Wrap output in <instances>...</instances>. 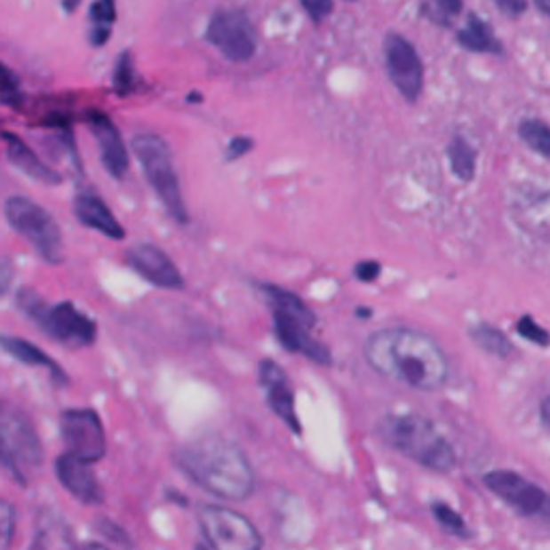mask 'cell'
Masks as SVG:
<instances>
[{"label":"cell","mask_w":550,"mask_h":550,"mask_svg":"<svg viewBox=\"0 0 550 550\" xmlns=\"http://www.w3.org/2000/svg\"><path fill=\"white\" fill-rule=\"evenodd\" d=\"M260 291L265 292L267 299H269L271 306H274L275 315L289 316L292 318V321L301 323V325L307 329L315 327V323H316L315 312H312L310 307L301 301V297H297L295 292L280 289V286H275V284H262Z\"/></svg>","instance_id":"cell-22"},{"label":"cell","mask_w":550,"mask_h":550,"mask_svg":"<svg viewBox=\"0 0 550 550\" xmlns=\"http://www.w3.org/2000/svg\"><path fill=\"white\" fill-rule=\"evenodd\" d=\"M484 486L521 516H548V495L521 473L497 469L484 475Z\"/></svg>","instance_id":"cell-11"},{"label":"cell","mask_w":550,"mask_h":550,"mask_svg":"<svg viewBox=\"0 0 550 550\" xmlns=\"http://www.w3.org/2000/svg\"><path fill=\"white\" fill-rule=\"evenodd\" d=\"M60 436L67 454L89 462H100L106 456V433L100 415L92 409H65L60 413Z\"/></svg>","instance_id":"cell-10"},{"label":"cell","mask_w":550,"mask_h":550,"mask_svg":"<svg viewBox=\"0 0 550 550\" xmlns=\"http://www.w3.org/2000/svg\"><path fill=\"white\" fill-rule=\"evenodd\" d=\"M458 44L465 50H469V52H480V54L501 52V44H498L492 28L475 13H469V18H466V27L458 33Z\"/></svg>","instance_id":"cell-23"},{"label":"cell","mask_w":550,"mask_h":550,"mask_svg":"<svg viewBox=\"0 0 550 550\" xmlns=\"http://www.w3.org/2000/svg\"><path fill=\"white\" fill-rule=\"evenodd\" d=\"M86 121H89L92 136H95L97 145H100L101 163H104L110 177L121 181L127 171H130V153H127L121 132L116 130L115 123H112L104 112L92 110L89 112V116H86Z\"/></svg>","instance_id":"cell-15"},{"label":"cell","mask_w":550,"mask_h":550,"mask_svg":"<svg viewBox=\"0 0 550 550\" xmlns=\"http://www.w3.org/2000/svg\"><path fill=\"white\" fill-rule=\"evenodd\" d=\"M434 3L445 18H451V15H458L462 12V0H434Z\"/></svg>","instance_id":"cell-39"},{"label":"cell","mask_w":550,"mask_h":550,"mask_svg":"<svg viewBox=\"0 0 550 550\" xmlns=\"http://www.w3.org/2000/svg\"><path fill=\"white\" fill-rule=\"evenodd\" d=\"M74 550H108L104 544H97V542H89V544H82V546H76Z\"/></svg>","instance_id":"cell-41"},{"label":"cell","mask_w":550,"mask_h":550,"mask_svg":"<svg viewBox=\"0 0 550 550\" xmlns=\"http://www.w3.org/2000/svg\"><path fill=\"white\" fill-rule=\"evenodd\" d=\"M355 275H357L362 282H368L370 284V282H374L380 275V265L374 260L359 262V265L355 267Z\"/></svg>","instance_id":"cell-37"},{"label":"cell","mask_w":550,"mask_h":550,"mask_svg":"<svg viewBox=\"0 0 550 550\" xmlns=\"http://www.w3.org/2000/svg\"><path fill=\"white\" fill-rule=\"evenodd\" d=\"M447 159H450L451 172H454L460 181H473L477 168V153L465 138L456 136L454 140L447 145Z\"/></svg>","instance_id":"cell-24"},{"label":"cell","mask_w":550,"mask_h":550,"mask_svg":"<svg viewBox=\"0 0 550 550\" xmlns=\"http://www.w3.org/2000/svg\"><path fill=\"white\" fill-rule=\"evenodd\" d=\"M4 218L20 236L28 241L44 260H63V235L52 215L30 198L12 196L4 203Z\"/></svg>","instance_id":"cell-7"},{"label":"cell","mask_w":550,"mask_h":550,"mask_svg":"<svg viewBox=\"0 0 550 550\" xmlns=\"http://www.w3.org/2000/svg\"><path fill=\"white\" fill-rule=\"evenodd\" d=\"M498 12L506 13L507 18H521L527 12V0H495Z\"/></svg>","instance_id":"cell-36"},{"label":"cell","mask_w":550,"mask_h":550,"mask_svg":"<svg viewBox=\"0 0 550 550\" xmlns=\"http://www.w3.org/2000/svg\"><path fill=\"white\" fill-rule=\"evenodd\" d=\"M110 39V28L108 27H92L91 30V44L92 45H104Z\"/></svg>","instance_id":"cell-40"},{"label":"cell","mask_w":550,"mask_h":550,"mask_svg":"<svg viewBox=\"0 0 550 550\" xmlns=\"http://www.w3.org/2000/svg\"><path fill=\"white\" fill-rule=\"evenodd\" d=\"M95 529L101 533L106 539H110V542H115L116 546H123L127 550L133 548L132 538L127 536L125 529L121 527V524H116L115 521H110V518H100V521L95 522Z\"/></svg>","instance_id":"cell-31"},{"label":"cell","mask_w":550,"mask_h":550,"mask_svg":"<svg viewBox=\"0 0 550 550\" xmlns=\"http://www.w3.org/2000/svg\"><path fill=\"white\" fill-rule=\"evenodd\" d=\"M301 7L315 22H323L333 12V0H301Z\"/></svg>","instance_id":"cell-35"},{"label":"cell","mask_w":550,"mask_h":550,"mask_svg":"<svg viewBox=\"0 0 550 550\" xmlns=\"http://www.w3.org/2000/svg\"><path fill=\"white\" fill-rule=\"evenodd\" d=\"M533 3L538 4V9L542 12L544 15L550 13V0H533Z\"/></svg>","instance_id":"cell-42"},{"label":"cell","mask_w":550,"mask_h":550,"mask_svg":"<svg viewBox=\"0 0 550 550\" xmlns=\"http://www.w3.org/2000/svg\"><path fill=\"white\" fill-rule=\"evenodd\" d=\"M254 148V140L248 136H236L233 140L228 142V147H226V162H235V159H241L243 155H248V153Z\"/></svg>","instance_id":"cell-34"},{"label":"cell","mask_w":550,"mask_h":550,"mask_svg":"<svg viewBox=\"0 0 550 550\" xmlns=\"http://www.w3.org/2000/svg\"><path fill=\"white\" fill-rule=\"evenodd\" d=\"M259 379L262 387L267 389L269 409L289 426L292 433L301 434L299 418L295 413V395H292L289 377H286L284 370L277 366L275 362H271V359H265L259 366Z\"/></svg>","instance_id":"cell-16"},{"label":"cell","mask_w":550,"mask_h":550,"mask_svg":"<svg viewBox=\"0 0 550 550\" xmlns=\"http://www.w3.org/2000/svg\"><path fill=\"white\" fill-rule=\"evenodd\" d=\"M0 101L9 106H18L22 101V89H20L18 76L3 63H0Z\"/></svg>","instance_id":"cell-30"},{"label":"cell","mask_w":550,"mask_h":550,"mask_svg":"<svg viewBox=\"0 0 550 550\" xmlns=\"http://www.w3.org/2000/svg\"><path fill=\"white\" fill-rule=\"evenodd\" d=\"M385 60L392 84L404 95L406 101H418L424 89V65L418 50L403 35L392 33L385 39Z\"/></svg>","instance_id":"cell-12"},{"label":"cell","mask_w":550,"mask_h":550,"mask_svg":"<svg viewBox=\"0 0 550 550\" xmlns=\"http://www.w3.org/2000/svg\"><path fill=\"white\" fill-rule=\"evenodd\" d=\"M274 331L275 338L280 340L282 347L289 353H299L306 355L307 359L316 363H331V353L327 347H323L321 342H316L310 336V329L303 327L301 323L292 321V318L284 315H275L274 312Z\"/></svg>","instance_id":"cell-17"},{"label":"cell","mask_w":550,"mask_h":550,"mask_svg":"<svg viewBox=\"0 0 550 550\" xmlns=\"http://www.w3.org/2000/svg\"><path fill=\"white\" fill-rule=\"evenodd\" d=\"M78 4H80V0H63V7H65L67 13L76 12V9H78Z\"/></svg>","instance_id":"cell-43"},{"label":"cell","mask_w":550,"mask_h":550,"mask_svg":"<svg viewBox=\"0 0 550 550\" xmlns=\"http://www.w3.org/2000/svg\"><path fill=\"white\" fill-rule=\"evenodd\" d=\"M54 473L56 477H59V484L63 486L76 501L86 503V506H100V503H104V490H101L95 471L91 469L89 462L76 458V456L65 451L63 456L56 458Z\"/></svg>","instance_id":"cell-14"},{"label":"cell","mask_w":550,"mask_h":550,"mask_svg":"<svg viewBox=\"0 0 550 550\" xmlns=\"http://www.w3.org/2000/svg\"><path fill=\"white\" fill-rule=\"evenodd\" d=\"M204 37L219 54L233 63H245L256 52V30L251 20L239 9H219L209 20Z\"/></svg>","instance_id":"cell-9"},{"label":"cell","mask_w":550,"mask_h":550,"mask_svg":"<svg viewBox=\"0 0 550 550\" xmlns=\"http://www.w3.org/2000/svg\"><path fill=\"white\" fill-rule=\"evenodd\" d=\"M127 262L138 275L145 277L153 286L168 291L183 289V275L174 267V262L168 259V254L162 248L153 243H140L127 251Z\"/></svg>","instance_id":"cell-13"},{"label":"cell","mask_w":550,"mask_h":550,"mask_svg":"<svg viewBox=\"0 0 550 550\" xmlns=\"http://www.w3.org/2000/svg\"><path fill=\"white\" fill-rule=\"evenodd\" d=\"M377 433L392 450L434 473H447L456 466V451L430 419L418 413L385 415Z\"/></svg>","instance_id":"cell-3"},{"label":"cell","mask_w":550,"mask_h":550,"mask_svg":"<svg viewBox=\"0 0 550 550\" xmlns=\"http://www.w3.org/2000/svg\"><path fill=\"white\" fill-rule=\"evenodd\" d=\"M74 536H71V527L67 524L63 514L52 510V507H44L37 514L33 531V542L28 550H74Z\"/></svg>","instance_id":"cell-18"},{"label":"cell","mask_w":550,"mask_h":550,"mask_svg":"<svg viewBox=\"0 0 550 550\" xmlns=\"http://www.w3.org/2000/svg\"><path fill=\"white\" fill-rule=\"evenodd\" d=\"M15 529H18V512H15V506L0 497V548L12 546Z\"/></svg>","instance_id":"cell-29"},{"label":"cell","mask_w":550,"mask_h":550,"mask_svg":"<svg viewBox=\"0 0 550 550\" xmlns=\"http://www.w3.org/2000/svg\"><path fill=\"white\" fill-rule=\"evenodd\" d=\"M4 142H7V157L9 162L18 168L20 172L27 174L33 181L44 183V185H59L60 174L52 171L48 163H44L39 159L37 153L30 148L22 138H18L15 133H3Z\"/></svg>","instance_id":"cell-19"},{"label":"cell","mask_w":550,"mask_h":550,"mask_svg":"<svg viewBox=\"0 0 550 550\" xmlns=\"http://www.w3.org/2000/svg\"><path fill=\"white\" fill-rule=\"evenodd\" d=\"M516 331H518V336L522 338V340L538 344V347H546V344H548L546 329L539 327L531 316H522L521 321H518Z\"/></svg>","instance_id":"cell-32"},{"label":"cell","mask_w":550,"mask_h":550,"mask_svg":"<svg viewBox=\"0 0 550 550\" xmlns=\"http://www.w3.org/2000/svg\"><path fill=\"white\" fill-rule=\"evenodd\" d=\"M187 101H203V97H200L198 92H192V95L187 97Z\"/></svg>","instance_id":"cell-45"},{"label":"cell","mask_w":550,"mask_h":550,"mask_svg":"<svg viewBox=\"0 0 550 550\" xmlns=\"http://www.w3.org/2000/svg\"><path fill=\"white\" fill-rule=\"evenodd\" d=\"M133 153H136L138 162L142 163V171L148 185L155 189V194L166 207L168 215L179 224H187L189 215L185 209L181 185H179L177 172H174L171 151L168 145L155 133H138L132 142Z\"/></svg>","instance_id":"cell-6"},{"label":"cell","mask_w":550,"mask_h":550,"mask_svg":"<svg viewBox=\"0 0 550 550\" xmlns=\"http://www.w3.org/2000/svg\"><path fill=\"white\" fill-rule=\"evenodd\" d=\"M177 465L198 488L228 501H245L254 492L248 456L230 441L204 436L179 450Z\"/></svg>","instance_id":"cell-2"},{"label":"cell","mask_w":550,"mask_h":550,"mask_svg":"<svg viewBox=\"0 0 550 550\" xmlns=\"http://www.w3.org/2000/svg\"><path fill=\"white\" fill-rule=\"evenodd\" d=\"M44 456V443L30 415L12 400H0V466L24 486V473L39 469Z\"/></svg>","instance_id":"cell-4"},{"label":"cell","mask_w":550,"mask_h":550,"mask_svg":"<svg viewBox=\"0 0 550 550\" xmlns=\"http://www.w3.org/2000/svg\"><path fill=\"white\" fill-rule=\"evenodd\" d=\"M0 348H3L9 357H13L15 362L24 363V366L50 370V372L56 377V380L65 383L63 368H59V363H56L50 355H45L44 351H41L37 344L24 340V338L4 336V333H0Z\"/></svg>","instance_id":"cell-21"},{"label":"cell","mask_w":550,"mask_h":550,"mask_svg":"<svg viewBox=\"0 0 550 550\" xmlns=\"http://www.w3.org/2000/svg\"><path fill=\"white\" fill-rule=\"evenodd\" d=\"M20 310L37 325L41 331L67 347H91L97 338V325L91 316L80 312L71 301L48 306L35 291H20Z\"/></svg>","instance_id":"cell-5"},{"label":"cell","mask_w":550,"mask_h":550,"mask_svg":"<svg viewBox=\"0 0 550 550\" xmlns=\"http://www.w3.org/2000/svg\"><path fill=\"white\" fill-rule=\"evenodd\" d=\"M366 362L374 372L418 392H439L450 380V362L428 333L411 327H389L368 338Z\"/></svg>","instance_id":"cell-1"},{"label":"cell","mask_w":550,"mask_h":550,"mask_svg":"<svg viewBox=\"0 0 550 550\" xmlns=\"http://www.w3.org/2000/svg\"><path fill=\"white\" fill-rule=\"evenodd\" d=\"M76 218L80 219L86 228L97 230V233L110 236V239H123L125 236V228L116 222L112 211L106 207L104 200H100L92 194H80L74 200Z\"/></svg>","instance_id":"cell-20"},{"label":"cell","mask_w":550,"mask_h":550,"mask_svg":"<svg viewBox=\"0 0 550 550\" xmlns=\"http://www.w3.org/2000/svg\"><path fill=\"white\" fill-rule=\"evenodd\" d=\"M112 84H115V91L118 97L130 95L136 86V71H133V60L132 52H121L116 59L115 65V76H112Z\"/></svg>","instance_id":"cell-28"},{"label":"cell","mask_w":550,"mask_h":550,"mask_svg":"<svg viewBox=\"0 0 550 550\" xmlns=\"http://www.w3.org/2000/svg\"><path fill=\"white\" fill-rule=\"evenodd\" d=\"M200 527L213 550H262V536L243 514L224 506H207L198 514Z\"/></svg>","instance_id":"cell-8"},{"label":"cell","mask_w":550,"mask_h":550,"mask_svg":"<svg viewBox=\"0 0 550 550\" xmlns=\"http://www.w3.org/2000/svg\"><path fill=\"white\" fill-rule=\"evenodd\" d=\"M91 20L95 27H108L116 20V0H97L91 4Z\"/></svg>","instance_id":"cell-33"},{"label":"cell","mask_w":550,"mask_h":550,"mask_svg":"<svg viewBox=\"0 0 550 550\" xmlns=\"http://www.w3.org/2000/svg\"><path fill=\"white\" fill-rule=\"evenodd\" d=\"M518 136L538 155L550 157V130L546 123L538 121V118L522 121L521 127H518Z\"/></svg>","instance_id":"cell-26"},{"label":"cell","mask_w":550,"mask_h":550,"mask_svg":"<svg viewBox=\"0 0 550 550\" xmlns=\"http://www.w3.org/2000/svg\"><path fill=\"white\" fill-rule=\"evenodd\" d=\"M370 315H372V312H370L368 307H359L357 310V316H370Z\"/></svg>","instance_id":"cell-44"},{"label":"cell","mask_w":550,"mask_h":550,"mask_svg":"<svg viewBox=\"0 0 550 550\" xmlns=\"http://www.w3.org/2000/svg\"><path fill=\"white\" fill-rule=\"evenodd\" d=\"M13 265L7 259H0V295H7L9 289H12L13 284Z\"/></svg>","instance_id":"cell-38"},{"label":"cell","mask_w":550,"mask_h":550,"mask_svg":"<svg viewBox=\"0 0 550 550\" xmlns=\"http://www.w3.org/2000/svg\"><path fill=\"white\" fill-rule=\"evenodd\" d=\"M471 338L482 351H486L488 355H495V357H510L514 347L510 342V338L501 331V329L488 325V323H480L471 329Z\"/></svg>","instance_id":"cell-25"},{"label":"cell","mask_w":550,"mask_h":550,"mask_svg":"<svg viewBox=\"0 0 550 550\" xmlns=\"http://www.w3.org/2000/svg\"><path fill=\"white\" fill-rule=\"evenodd\" d=\"M433 516H434V521L439 522V527L443 529L445 533H450V536L462 538V539L473 536L469 524L465 522V518H462L460 514L454 510V507L447 506V503L434 501L433 503Z\"/></svg>","instance_id":"cell-27"},{"label":"cell","mask_w":550,"mask_h":550,"mask_svg":"<svg viewBox=\"0 0 550 550\" xmlns=\"http://www.w3.org/2000/svg\"><path fill=\"white\" fill-rule=\"evenodd\" d=\"M196 550H211V548H207V546H196Z\"/></svg>","instance_id":"cell-46"}]
</instances>
